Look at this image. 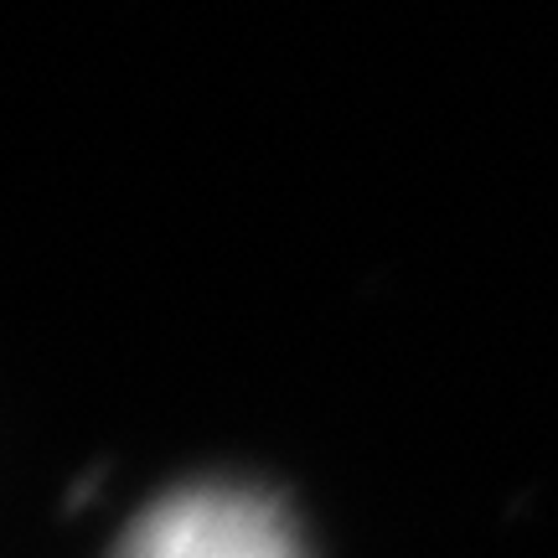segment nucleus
Returning <instances> with one entry per match:
<instances>
[{
	"mask_svg": "<svg viewBox=\"0 0 558 558\" xmlns=\"http://www.w3.org/2000/svg\"><path fill=\"white\" fill-rule=\"evenodd\" d=\"M114 558H300L290 522L254 492L192 486L156 501Z\"/></svg>",
	"mask_w": 558,
	"mask_h": 558,
	"instance_id": "1",
	"label": "nucleus"
}]
</instances>
